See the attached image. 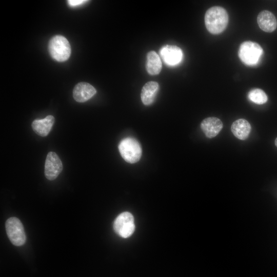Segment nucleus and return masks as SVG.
I'll list each match as a JSON object with an SVG mask.
<instances>
[{
	"mask_svg": "<svg viewBox=\"0 0 277 277\" xmlns=\"http://www.w3.org/2000/svg\"><path fill=\"white\" fill-rule=\"evenodd\" d=\"M204 19L207 30L212 34H217L226 29L228 23V14L224 8L214 6L207 10Z\"/></svg>",
	"mask_w": 277,
	"mask_h": 277,
	"instance_id": "obj_1",
	"label": "nucleus"
},
{
	"mask_svg": "<svg viewBox=\"0 0 277 277\" xmlns=\"http://www.w3.org/2000/svg\"><path fill=\"white\" fill-rule=\"evenodd\" d=\"M48 50L51 56L60 62L67 60L71 54V47L68 41L60 35H55L50 39Z\"/></svg>",
	"mask_w": 277,
	"mask_h": 277,
	"instance_id": "obj_2",
	"label": "nucleus"
},
{
	"mask_svg": "<svg viewBox=\"0 0 277 277\" xmlns=\"http://www.w3.org/2000/svg\"><path fill=\"white\" fill-rule=\"evenodd\" d=\"M263 53L261 46L256 43L246 41L242 43L239 48L238 54L245 64L253 66L259 61Z\"/></svg>",
	"mask_w": 277,
	"mask_h": 277,
	"instance_id": "obj_3",
	"label": "nucleus"
},
{
	"mask_svg": "<svg viewBox=\"0 0 277 277\" xmlns=\"http://www.w3.org/2000/svg\"><path fill=\"white\" fill-rule=\"evenodd\" d=\"M118 150L124 160L129 163L138 162L142 155V148L139 143L132 137L122 140L118 145Z\"/></svg>",
	"mask_w": 277,
	"mask_h": 277,
	"instance_id": "obj_4",
	"label": "nucleus"
},
{
	"mask_svg": "<svg viewBox=\"0 0 277 277\" xmlns=\"http://www.w3.org/2000/svg\"><path fill=\"white\" fill-rule=\"evenodd\" d=\"M6 230L9 239L15 246L24 244L26 238L21 222L15 217L9 218L6 222Z\"/></svg>",
	"mask_w": 277,
	"mask_h": 277,
	"instance_id": "obj_5",
	"label": "nucleus"
},
{
	"mask_svg": "<svg viewBox=\"0 0 277 277\" xmlns=\"http://www.w3.org/2000/svg\"><path fill=\"white\" fill-rule=\"evenodd\" d=\"M113 229L116 234L123 238L131 236L135 229L133 215L128 212L120 214L114 221Z\"/></svg>",
	"mask_w": 277,
	"mask_h": 277,
	"instance_id": "obj_6",
	"label": "nucleus"
},
{
	"mask_svg": "<svg viewBox=\"0 0 277 277\" xmlns=\"http://www.w3.org/2000/svg\"><path fill=\"white\" fill-rule=\"evenodd\" d=\"M63 169L62 163L58 155L53 152H49L46 159L45 175L49 180H54Z\"/></svg>",
	"mask_w": 277,
	"mask_h": 277,
	"instance_id": "obj_7",
	"label": "nucleus"
},
{
	"mask_svg": "<svg viewBox=\"0 0 277 277\" xmlns=\"http://www.w3.org/2000/svg\"><path fill=\"white\" fill-rule=\"evenodd\" d=\"M160 54L163 61L169 66L179 64L183 58V52L176 46L166 45L161 48Z\"/></svg>",
	"mask_w": 277,
	"mask_h": 277,
	"instance_id": "obj_8",
	"label": "nucleus"
},
{
	"mask_svg": "<svg viewBox=\"0 0 277 277\" xmlns=\"http://www.w3.org/2000/svg\"><path fill=\"white\" fill-rule=\"evenodd\" d=\"M96 90L91 85L86 82L77 84L73 90V96L77 102L83 103L91 98Z\"/></svg>",
	"mask_w": 277,
	"mask_h": 277,
	"instance_id": "obj_9",
	"label": "nucleus"
},
{
	"mask_svg": "<svg viewBox=\"0 0 277 277\" xmlns=\"http://www.w3.org/2000/svg\"><path fill=\"white\" fill-rule=\"evenodd\" d=\"M223 123L218 118L209 117L202 121L201 128L205 135L208 138L216 136L223 128Z\"/></svg>",
	"mask_w": 277,
	"mask_h": 277,
	"instance_id": "obj_10",
	"label": "nucleus"
},
{
	"mask_svg": "<svg viewBox=\"0 0 277 277\" xmlns=\"http://www.w3.org/2000/svg\"><path fill=\"white\" fill-rule=\"evenodd\" d=\"M257 22L260 28L266 32H273L277 26L275 16L268 10H263L260 12L258 16Z\"/></svg>",
	"mask_w": 277,
	"mask_h": 277,
	"instance_id": "obj_11",
	"label": "nucleus"
},
{
	"mask_svg": "<svg viewBox=\"0 0 277 277\" xmlns=\"http://www.w3.org/2000/svg\"><path fill=\"white\" fill-rule=\"evenodd\" d=\"M53 116L49 115L42 120H35L32 123L33 131L41 136H47L54 123Z\"/></svg>",
	"mask_w": 277,
	"mask_h": 277,
	"instance_id": "obj_12",
	"label": "nucleus"
},
{
	"mask_svg": "<svg viewBox=\"0 0 277 277\" xmlns=\"http://www.w3.org/2000/svg\"><path fill=\"white\" fill-rule=\"evenodd\" d=\"M159 90V84L154 81H150L143 87L141 97L143 103L145 105H151L153 102Z\"/></svg>",
	"mask_w": 277,
	"mask_h": 277,
	"instance_id": "obj_13",
	"label": "nucleus"
},
{
	"mask_svg": "<svg viewBox=\"0 0 277 277\" xmlns=\"http://www.w3.org/2000/svg\"><path fill=\"white\" fill-rule=\"evenodd\" d=\"M231 130L236 137L245 140L248 137L251 131V126L247 120L240 118L232 123Z\"/></svg>",
	"mask_w": 277,
	"mask_h": 277,
	"instance_id": "obj_14",
	"label": "nucleus"
},
{
	"mask_svg": "<svg viewBox=\"0 0 277 277\" xmlns=\"http://www.w3.org/2000/svg\"><path fill=\"white\" fill-rule=\"evenodd\" d=\"M162 62L159 55L154 51H149L147 54L146 68L151 75L160 73L162 69Z\"/></svg>",
	"mask_w": 277,
	"mask_h": 277,
	"instance_id": "obj_15",
	"label": "nucleus"
},
{
	"mask_svg": "<svg viewBox=\"0 0 277 277\" xmlns=\"http://www.w3.org/2000/svg\"><path fill=\"white\" fill-rule=\"evenodd\" d=\"M248 96L251 102L259 105H262L266 103L268 100L265 92L259 88H255L250 90L248 93Z\"/></svg>",
	"mask_w": 277,
	"mask_h": 277,
	"instance_id": "obj_16",
	"label": "nucleus"
},
{
	"mask_svg": "<svg viewBox=\"0 0 277 277\" xmlns=\"http://www.w3.org/2000/svg\"><path fill=\"white\" fill-rule=\"evenodd\" d=\"M87 2V1L84 0H68L67 3L71 7H75L80 5L84 3Z\"/></svg>",
	"mask_w": 277,
	"mask_h": 277,
	"instance_id": "obj_17",
	"label": "nucleus"
},
{
	"mask_svg": "<svg viewBox=\"0 0 277 277\" xmlns=\"http://www.w3.org/2000/svg\"><path fill=\"white\" fill-rule=\"evenodd\" d=\"M274 143H275V146H276V147H277V137H276V139L275 140Z\"/></svg>",
	"mask_w": 277,
	"mask_h": 277,
	"instance_id": "obj_18",
	"label": "nucleus"
}]
</instances>
